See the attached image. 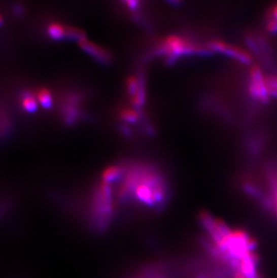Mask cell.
<instances>
[{"label":"cell","mask_w":277,"mask_h":278,"mask_svg":"<svg viewBox=\"0 0 277 278\" xmlns=\"http://www.w3.org/2000/svg\"><path fill=\"white\" fill-rule=\"evenodd\" d=\"M66 27L67 26H64L63 24L53 22L48 25L47 34L52 40H63L66 38Z\"/></svg>","instance_id":"9"},{"label":"cell","mask_w":277,"mask_h":278,"mask_svg":"<svg viewBox=\"0 0 277 278\" xmlns=\"http://www.w3.org/2000/svg\"><path fill=\"white\" fill-rule=\"evenodd\" d=\"M79 45L82 51L87 53L93 59H95L98 63L103 65H109L112 63L113 56L111 53L103 47L99 46L98 44L86 39L79 42Z\"/></svg>","instance_id":"6"},{"label":"cell","mask_w":277,"mask_h":278,"mask_svg":"<svg viewBox=\"0 0 277 278\" xmlns=\"http://www.w3.org/2000/svg\"><path fill=\"white\" fill-rule=\"evenodd\" d=\"M21 105L24 111L29 114H33L38 109V101L36 96L31 94L30 92H24L21 96Z\"/></svg>","instance_id":"8"},{"label":"cell","mask_w":277,"mask_h":278,"mask_svg":"<svg viewBox=\"0 0 277 278\" xmlns=\"http://www.w3.org/2000/svg\"><path fill=\"white\" fill-rule=\"evenodd\" d=\"M250 82L249 91L255 99L261 103H267L269 101V94L267 91L265 77L263 76L261 68L258 66H253L250 70Z\"/></svg>","instance_id":"5"},{"label":"cell","mask_w":277,"mask_h":278,"mask_svg":"<svg viewBox=\"0 0 277 278\" xmlns=\"http://www.w3.org/2000/svg\"><path fill=\"white\" fill-rule=\"evenodd\" d=\"M269 18H272V19H275V20H277V4L270 9Z\"/></svg>","instance_id":"15"},{"label":"cell","mask_w":277,"mask_h":278,"mask_svg":"<svg viewBox=\"0 0 277 278\" xmlns=\"http://www.w3.org/2000/svg\"><path fill=\"white\" fill-rule=\"evenodd\" d=\"M113 212L112 187L109 184L101 182L94 196V213L96 223L100 228H103L110 218Z\"/></svg>","instance_id":"3"},{"label":"cell","mask_w":277,"mask_h":278,"mask_svg":"<svg viewBox=\"0 0 277 278\" xmlns=\"http://www.w3.org/2000/svg\"><path fill=\"white\" fill-rule=\"evenodd\" d=\"M272 206L273 207V210L275 212V215L277 216V187L274 189V195H273V202H272Z\"/></svg>","instance_id":"16"},{"label":"cell","mask_w":277,"mask_h":278,"mask_svg":"<svg viewBox=\"0 0 277 278\" xmlns=\"http://www.w3.org/2000/svg\"><path fill=\"white\" fill-rule=\"evenodd\" d=\"M3 24V17L0 15V26H1V24Z\"/></svg>","instance_id":"17"},{"label":"cell","mask_w":277,"mask_h":278,"mask_svg":"<svg viewBox=\"0 0 277 278\" xmlns=\"http://www.w3.org/2000/svg\"><path fill=\"white\" fill-rule=\"evenodd\" d=\"M120 118L125 123H136L140 120V115L133 109H123L120 112Z\"/></svg>","instance_id":"12"},{"label":"cell","mask_w":277,"mask_h":278,"mask_svg":"<svg viewBox=\"0 0 277 278\" xmlns=\"http://www.w3.org/2000/svg\"><path fill=\"white\" fill-rule=\"evenodd\" d=\"M208 48L212 52H220L246 65H250L252 62V57L250 52L223 41L212 40L208 44Z\"/></svg>","instance_id":"4"},{"label":"cell","mask_w":277,"mask_h":278,"mask_svg":"<svg viewBox=\"0 0 277 278\" xmlns=\"http://www.w3.org/2000/svg\"><path fill=\"white\" fill-rule=\"evenodd\" d=\"M66 38L70 40L77 41L78 43L81 41L86 40V33L83 30L74 26H67L66 27Z\"/></svg>","instance_id":"11"},{"label":"cell","mask_w":277,"mask_h":278,"mask_svg":"<svg viewBox=\"0 0 277 278\" xmlns=\"http://www.w3.org/2000/svg\"><path fill=\"white\" fill-rule=\"evenodd\" d=\"M36 99L40 106L45 109H49L52 107L53 98L51 91L47 88H41L36 92Z\"/></svg>","instance_id":"10"},{"label":"cell","mask_w":277,"mask_h":278,"mask_svg":"<svg viewBox=\"0 0 277 278\" xmlns=\"http://www.w3.org/2000/svg\"><path fill=\"white\" fill-rule=\"evenodd\" d=\"M123 4L126 6L127 8L131 10V12H134L136 10H138L140 7V2L136 0H129V1H124Z\"/></svg>","instance_id":"14"},{"label":"cell","mask_w":277,"mask_h":278,"mask_svg":"<svg viewBox=\"0 0 277 278\" xmlns=\"http://www.w3.org/2000/svg\"><path fill=\"white\" fill-rule=\"evenodd\" d=\"M119 194L124 200L134 195L138 203L155 207L164 203L166 189L160 175L151 167L135 165L127 174Z\"/></svg>","instance_id":"1"},{"label":"cell","mask_w":277,"mask_h":278,"mask_svg":"<svg viewBox=\"0 0 277 278\" xmlns=\"http://www.w3.org/2000/svg\"><path fill=\"white\" fill-rule=\"evenodd\" d=\"M140 84H141V79L136 78L135 76H131L129 77L126 80V88L128 94L131 95V97L136 95V93L138 92V88H140Z\"/></svg>","instance_id":"13"},{"label":"cell","mask_w":277,"mask_h":278,"mask_svg":"<svg viewBox=\"0 0 277 278\" xmlns=\"http://www.w3.org/2000/svg\"><path fill=\"white\" fill-rule=\"evenodd\" d=\"M123 172L124 168L118 165H113L107 167L102 173V182L109 185L114 183L123 177Z\"/></svg>","instance_id":"7"},{"label":"cell","mask_w":277,"mask_h":278,"mask_svg":"<svg viewBox=\"0 0 277 278\" xmlns=\"http://www.w3.org/2000/svg\"><path fill=\"white\" fill-rule=\"evenodd\" d=\"M158 55L164 57L167 64L174 63L182 56H207L212 54L209 48L195 44L184 36H169L163 39L156 49Z\"/></svg>","instance_id":"2"}]
</instances>
